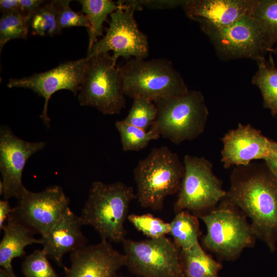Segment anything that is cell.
I'll return each mask as SVG.
<instances>
[{
    "label": "cell",
    "instance_id": "1",
    "mask_svg": "<svg viewBox=\"0 0 277 277\" xmlns=\"http://www.w3.org/2000/svg\"><path fill=\"white\" fill-rule=\"evenodd\" d=\"M226 197L250 219L256 238L273 252L277 242V179L265 163L235 167Z\"/></svg>",
    "mask_w": 277,
    "mask_h": 277
},
{
    "label": "cell",
    "instance_id": "2",
    "mask_svg": "<svg viewBox=\"0 0 277 277\" xmlns=\"http://www.w3.org/2000/svg\"><path fill=\"white\" fill-rule=\"evenodd\" d=\"M136 198L133 188L121 182H94L80 216L82 224L92 227L102 240L123 242L124 223L130 203Z\"/></svg>",
    "mask_w": 277,
    "mask_h": 277
},
{
    "label": "cell",
    "instance_id": "3",
    "mask_svg": "<svg viewBox=\"0 0 277 277\" xmlns=\"http://www.w3.org/2000/svg\"><path fill=\"white\" fill-rule=\"evenodd\" d=\"M136 198L141 206L161 210L165 198L179 192L184 166L177 153L168 147L153 148L134 169Z\"/></svg>",
    "mask_w": 277,
    "mask_h": 277
},
{
    "label": "cell",
    "instance_id": "4",
    "mask_svg": "<svg viewBox=\"0 0 277 277\" xmlns=\"http://www.w3.org/2000/svg\"><path fill=\"white\" fill-rule=\"evenodd\" d=\"M153 102L157 115L150 127L160 136L180 144L195 140L204 132L209 111L201 92L189 90L181 95Z\"/></svg>",
    "mask_w": 277,
    "mask_h": 277
},
{
    "label": "cell",
    "instance_id": "5",
    "mask_svg": "<svg viewBox=\"0 0 277 277\" xmlns=\"http://www.w3.org/2000/svg\"><path fill=\"white\" fill-rule=\"evenodd\" d=\"M207 233L203 243L220 259L233 261L255 242V235L246 216L226 197L214 208L199 216Z\"/></svg>",
    "mask_w": 277,
    "mask_h": 277
},
{
    "label": "cell",
    "instance_id": "6",
    "mask_svg": "<svg viewBox=\"0 0 277 277\" xmlns=\"http://www.w3.org/2000/svg\"><path fill=\"white\" fill-rule=\"evenodd\" d=\"M125 96L155 100L185 93L189 90L171 61L131 58L120 67Z\"/></svg>",
    "mask_w": 277,
    "mask_h": 277
},
{
    "label": "cell",
    "instance_id": "7",
    "mask_svg": "<svg viewBox=\"0 0 277 277\" xmlns=\"http://www.w3.org/2000/svg\"><path fill=\"white\" fill-rule=\"evenodd\" d=\"M86 57L88 62L78 95L80 105L93 107L104 114L119 113L126 100L116 62L109 53Z\"/></svg>",
    "mask_w": 277,
    "mask_h": 277
},
{
    "label": "cell",
    "instance_id": "8",
    "mask_svg": "<svg viewBox=\"0 0 277 277\" xmlns=\"http://www.w3.org/2000/svg\"><path fill=\"white\" fill-rule=\"evenodd\" d=\"M184 174L174 204L177 213L187 211L205 214L226 196L221 181L212 170V163L204 157L186 155L184 157Z\"/></svg>",
    "mask_w": 277,
    "mask_h": 277
},
{
    "label": "cell",
    "instance_id": "9",
    "mask_svg": "<svg viewBox=\"0 0 277 277\" xmlns=\"http://www.w3.org/2000/svg\"><path fill=\"white\" fill-rule=\"evenodd\" d=\"M194 21L209 37L222 60L250 58L256 62L267 52L261 29L252 15L245 16L225 26H216L199 19Z\"/></svg>",
    "mask_w": 277,
    "mask_h": 277
},
{
    "label": "cell",
    "instance_id": "10",
    "mask_svg": "<svg viewBox=\"0 0 277 277\" xmlns=\"http://www.w3.org/2000/svg\"><path fill=\"white\" fill-rule=\"evenodd\" d=\"M125 266L141 277H185L181 249L166 236L123 241Z\"/></svg>",
    "mask_w": 277,
    "mask_h": 277
},
{
    "label": "cell",
    "instance_id": "11",
    "mask_svg": "<svg viewBox=\"0 0 277 277\" xmlns=\"http://www.w3.org/2000/svg\"><path fill=\"white\" fill-rule=\"evenodd\" d=\"M122 6L110 14L106 33L88 50L87 56L101 53L113 52L116 62L120 57L144 60L149 54L147 35L138 28L134 17L135 11L142 10L132 0L119 1Z\"/></svg>",
    "mask_w": 277,
    "mask_h": 277
},
{
    "label": "cell",
    "instance_id": "12",
    "mask_svg": "<svg viewBox=\"0 0 277 277\" xmlns=\"http://www.w3.org/2000/svg\"><path fill=\"white\" fill-rule=\"evenodd\" d=\"M10 216L33 234H45L69 208V200L59 186L34 192L25 188Z\"/></svg>",
    "mask_w": 277,
    "mask_h": 277
},
{
    "label": "cell",
    "instance_id": "13",
    "mask_svg": "<svg viewBox=\"0 0 277 277\" xmlns=\"http://www.w3.org/2000/svg\"><path fill=\"white\" fill-rule=\"evenodd\" d=\"M88 58L70 61L49 71L35 73L22 78H10L9 88H23L32 90L45 98L43 110L40 117L48 127V105L52 95L58 90L67 89L74 95L78 92L83 82Z\"/></svg>",
    "mask_w": 277,
    "mask_h": 277
},
{
    "label": "cell",
    "instance_id": "14",
    "mask_svg": "<svg viewBox=\"0 0 277 277\" xmlns=\"http://www.w3.org/2000/svg\"><path fill=\"white\" fill-rule=\"evenodd\" d=\"M45 146L43 142H30L13 134L7 126L0 130V194L4 200L17 199L26 188L22 174L29 158Z\"/></svg>",
    "mask_w": 277,
    "mask_h": 277
},
{
    "label": "cell",
    "instance_id": "15",
    "mask_svg": "<svg viewBox=\"0 0 277 277\" xmlns=\"http://www.w3.org/2000/svg\"><path fill=\"white\" fill-rule=\"evenodd\" d=\"M70 266L64 267L65 277H116L125 266V256L110 243L101 240L71 253Z\"/></svg>",
    "mask_w": 277,
    "mask_h": 277
},
{
    "label": "cell",
    "instance_id": "16",
    "mask_svg": "<svg viewBox=\"0 0 277 277\" xmlns=\"http://www.w3.org/2000/svg\"><path fill=\"white\" fill-rule=\"evenodd\" d=\"M222 141L221 162L225 168H228L264 160L270 151L272 141L251 125L239 124L225 134Z\"/></svg>",
    "mask_w": 277,
    "mask_h": 277
},
{
    "label": "cell",
    "instance_id": "17",
    "mask_svg": "<svg viewBox=\"0 0 277 277\" xmlns=\"http://www.w3.org/2000/svg\"><path fill=\"white\" fill-rule=\"evenodd\" d=\"M82 226L80 216L69 208L41 236L43 249L48 258L55 262L59 267L63 266V258L65 254L86 246L88 240L82 232Z\"/></svg>",
    "mask_w": 277,
    "mask_h": 277
},
{
    "label": "cell",
    "instance_id": "18",
    "mask_svg": "<svg viewBox=\"0 0 277 277\" xmlns=\"http://www.w3.org/2000/svg\"><path fill=\"white\" fill-rule=\"evenodd\" d=\"M256 0H184L182 7L186 15L216 26L230 25L251 15Z\"/></svg>",
    "mask_w": 277,
    "mask_h": 277
},
{
    "label": "cell",
    "instance_id": "19",
    "mask_svg": "<svg viewBox=\"0 0 277 277\" xmlns=\"http://www.w3.org/2000/svg\"><path fill=\"white\" fill-rule=\"evenodd\" d=\"M2 230L4 234L0 242V266L11 274L14 273L12 260L23 257L28 245L41 244L42 242L41 239H35L32 232L10 215Z\"/></svg>",
    "mask_w": 277,
    "mask_h": 277
},
{
    "label": "cell",
    "instance_id": "20",
    "mask_svg": "<svg viewBox=\"0 0 277 277\" xmlns=\"http://www.w3.org/2000/svg\"><path fill=\"white\" fill-rule=\"evenodd\" d=\"M270 53L268 59L262 57L256 61L258 69L251 82L261 92L263 106L275 115L277 114V67Z\"/></svg>",
    "mask_w": 277,
    "mask_h": 277
},
{
    "label": "cell",
    "instance_id": "21",
    "mask_svg": "<svg viewBox=\"0 0 277 277\" xmlns=\"http://www.w3.org/2000/svg\"><path fill=\"white\" fill-rule=\"evenodd\" d=\"M185 277H219L222 264L203 249L199 243L187 250H181Z\"/></svg>",
    "mask_w": 277,
    "mask_h": 277
},
{
    "label": "cell",
    "instance_id": "22",
    "mask_svg": "<svg viewBox=\"0 0 277 277\" xmlns=\"http://www.w3.org/2000/svg\"><path fill=\"white\" fill-rule=\"evenodd\" d=\"M82 12L86 16L89 27L87 29L89 35L88 50L102 35L103 23L108 14L120 8L122 4L120 1L114 2L111 0H80Z\"/></svg>",
    "mask_w": 277,
    "mask_h": 277
},
{
    "label": "cell",
    "instance_id": "23",
    "mask_svg": "<svg viewBox=\"0 0 277 277\" xmlns=\"http://www.w3.org/2000/svg\"><path fill=\"white\" fill-rule=\"evenodd\" d=\"M170 227L169 234L181 250L189 249L199 243L200 230L198 220L189 211L177 212L170 223Z\"/></svg>",
    "mask_w": 277,
    "mask_h": 277
},
{
    "label": "cell",
    "instance_id": "24",
    "mask_svg": "<svg viewBox=\"0 0 277 277\" xmlns=\"http://www.w3.org/2000/svg\"><path fill=\"white\" fill-rule=\"evenodd\" d=\"M252 16L262 32L267 52L277 43V0H256Z\"/></svg>",
    "mask_w": 277,
    "mask_h": 277
},
{
    "label": "cell",
    "instance_id": "25",
    "mask_svg": "<svg viewBox=\"0 0 277 277\" xmlns=\"http://www.w3.org/2000/svg\"><path fill=\"white\" fill-rule=\"evenodd\" d=\"M115 126L121 139L122 148L124 151H140L146 147L150 141L158 139L161 136L154 129L145 130L125 122L117 121Z\"/></svg>",
    "mask_w": 277,
    "mask_h": 277
},
{
    "label": "cell",
    "instance_id": "26",
    "mask_svg": "<svg viewBox=\"0 0 277 277\" xmlns=\"http://www.w3.org/2000/svg\"><path fill=\"white\" fill-rule=\"evenodd\" d=\"M30 27L35 35L53 36L60 34L62 30L57 23V1H46L33 13Z\"/></svg>",
    "mask_w": 277,
    "mask_h": 277
},
{
    "label": "cell",
    "instance_id": "27",
    "mask_svg": "<svg viewBox=\"0 0 277 277\" xmlns=\"http://www.w3.org/2000/svg\"><path fill=\"white\" fill-rule=\"evenodd\" d=\"M30 16L21 12L3 13L0 18V51L13 39H26Z\"/></svg>",
    "mask_w": 277,
    "mask_h": 277
},
{
    "label": "cell",
    "instance_id": "28",
    "mask_svg": "<svg viewBox=\"0 0 277 277\" xmlns=\"http://www.w3.org/2000/svg\"><path fill=\"white\" fill-rule=\"evenodd\" d=\"M133 100L128 114L123 120L129 124L147 130L156 118V107L153 101L144 97H137Z\"/></svg>",
    "mask_w": 277,
    "mask_h": 277
},
{
    "label": "cell",
    "instance_id": "29",
    "mask_svg": "<svg viewBox=\"0 0 277 277\" xmlns=\"http://www.w3.org/2000/svg\"><path fill=\"white\" fill-rule=\"evenodd\" d=\"M22 270L25 277H58L43 249L36 250L26 256Z\"/></svg>",
    "mask_w": 277,
    "mask_h": 277
},
{
    "label": "cell",
    "instance_id": "30",
    "mask_svg": "<svg viewBox=\"0 0 277 277\" xmlns=\"http://www.w3.org/2000/svg\"><path fill=\"white\" fill-rule=\"evenodd\" d=\"M128 219L138 231L150 239L165 236L170 232V223L150 214L129 215Z\"/></svg>",
    "mask_w": 277,
    "mask_h": 277
},
{
    "label": "cell",
    "instance_id": "31",
    "mask_svg": "<svg viewBox=\"0 0 277 277\" xmlns=\"http://www.w3.org/2000/svg\"><path fill=\"white\" fill-rule=\"evenodd\" d=\"M71 1H57V23L60 28L62 29L73 27H89L86 16L82 12L73 11L69 6Z\"/></svg>",
    "mask_w": 277,
    "mask_h": 277
},
{
    "label": "cell",
    "instance_id": "32",
    "mask_svg": "<svg viewBox=\"0 0 277 277\" xmlns=\"http://www.w3.org/2000/svg\"><path fill=\"white\" fill-rule=\"evenodd\" d=\"M141 9L143 7L152 9H168L182 7L184 0H132Z\"/></svg>",
    "mask_w": 277,
    "mask_h": 277
},
{
    "label": "cell",
    "instance_id": "33",
    "mask_svg": "<svg viewBox=\"0 0 277 277\" xmlns=\"http://www.w3.org/2000/svg\"><path fill=\"white\" fill-rule=\"evenodd\" d=\"M46 2L43 0H19L21 12L31 17Z\"/></svg>",
    "mask_w": 277,
    "mask_h": 277
},
{
    "label": "cell",
    "instance_id": "34",
    "mask_svg": "<svg viewBox=\"0 0 277 277\" xmlns=\"http://www.w3.org/2000/svg\"><path fill=\"white\" fill-rule=\"evenodd\" d=\"M265 164L277 179V143L272 141L271 150L268 156L264 160Z\"/></svg>",
    "mask_w": 277,
    "mask_h": 277
},
{
    "label": "cell",
    "instance_id": "35",
    "mask_svg": "<svg viewBox=\"0 0 277 277\" xmlns=\"http://www.w3.org/2000/svg\"><path fill=\"white\" fill-rule=\"evenodd\" d=\"M0 9L3 13L21 12L19 0H1Z\"/></svg>",
    "mask_w": 277,
    "mask_h": 277
},
{
    "label": "cell",
    "instance_id": "36",
    "mask_svg": "<svg viewBox=\"0 0 277 277\" xmlns=\"http://www.w3.org/2000/svg\"><path fill=\"white\" fill-rule=\"evenodd\" d=\"M13 210L8 200H1L0 201V230H2L5 224V221L7 220Z\"/></svg>",
    "mask_w": 277,
    "mask_h": 277
},
{
    "label": "cell",
    "instance_id": "37",
    "mask_svg": "<svg viewBox=\"0 0 277 277\" xmlns=\"http://www.w3.org/2000/svg\"><path fill=\"white\" fill-rule=\"evenodd\" d=\"M0 277H10L9 274L3 269H0Z\"/></svg>",
    "mask_w": 277,
    "mask_h": 277
},
{
    "label": "cell",
    "instance_id": "38",
    "mask_svg": "<svg viewBox=\"0 0 277 277\" xmlns=\"http://www.w3.org/2000/svg\"><path fill=\"white\" fill-rule=\"evenodd\" d=\"M269 52L273 53L274 54H277V46L275 47H273L270 51Z\"/></svg>",
    "mask_w": 277,
    "mask_h": 277
},
{
    "label": "cell",
    "instance_id": "39",
    "mask_svg": "<svg viewBox=\"0 0 277 277\" xmlns=\"http://www.w3.org/2000/svg\"><path fill=\"white\" fill-rule=\"evenodd\" d=\"M10 277H17L15 274L14 272L11 274H9Z\"/></svg>",
    "mask_w": 277,
    "mask_h": 277
}]
</instances>
